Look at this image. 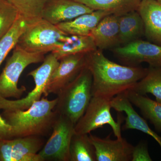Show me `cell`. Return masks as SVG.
<instances>
[{
    "instance_id": "f546056e",
    "label": "cell",
    "mask_w": 161,
    "mask_h": 161,
    "mask_svg": "<svg viewBox=\"0 0 161 161\" xmlns=\"http://www.w3.org/2000/svg\"><path fill=\"white\" fill-rule=\"evenodd\" d=\"M158 2H160V3H161V0H157Z\"/></svg>"
},
{
    "instance_id": "8992f818",
    "label": "cell",
    "mask_w": 161,
    "mask_h": 161,
    "mask_svg": "<svg viewBox=\"0 0 161 161\" xmlns=\"http://www.w3.org/2000/svg\"><path fill=\"white\" fill-rule=\"evenodd\" d=\"M59 64V60L52 53L47 55L40 66L27 75L32 77L34 80L35 86L33 89L25 98L16 100H9L0 96V110H26L35 102L40 100L42 95L47 97V89L48 82Z\"/></svg>"
},
{
    "instance_id": "3957f363",
    "label": "cell",
    "mask_w": 161,
    "mask_h": 161,
    "mask_svg": "<svg viewBox=\"0 0 161 161\" xmlns=\"http://www.w3.org/2000/svg\"><path fill=\"white\" fill-rule=\"evenodd\" d=\"M92 76L86 66L58 94L54 110L75 125L82 117L92 97Z\"/></svg>"
},
{
    "instance_id": "603a6c76",
    "label": "cell",
    "mask_w": 161,
    "mask_h": 161,
    "mask_svg": "<svg viewBox=\"0 0 161 161\" xmlns=\"http://www.w3.org/2000/svg\"><path fill=\"white\" fill-rule=\"evenodd\" d=\"M130 90L144 95L150 93L161 103V67L150 66L146 76Z\"/></svg>"
},
{
    "instance_id": "277c9868",
    "label": "cell",
    "mask_w": 161,
    "mask_h": 161,
    "mask_svg": "<svg viewBox=\"0 0 161 161\" xmlns=\"http://www.w3.org/2000/svg\"><path fill=\"white\" fill-rule=\"evenodd\" d=\"M68 36L56 25L41 18L27 23L17 45L29 53L46 54L55 50Z\"/></svg>"
},
{
    "instance_id": "9c48e42d",
    "label": "cell",
    "mask_w": 161,
    "mask_h": 161,
    "mask_svg": "<svg viewBox=\"0 0 161 161\" xmlns=\"http://www.w3.org/2000/svg\"><path fill=\"white\" fill-rule=\"evenodd\" d=\"M115 57L129 66L143 62L150 66L161 67V46L150 41L138 40L112 49Z\"/></svg>"
},
{
    "instance_id": "484cf974",
    "label": "cell",
    "mask_w": 161,
    "mask_h": 161,
    "mask_svg": "<svg viewBox=\"0 0 161 161\" xmlns=\"http://www.w3.org/2000/svg\"><path fill=\"white\" fill-rule=\"evenodd\" d=\"M20 15L17 9L6 0H0V40L10 31Z\"/></svg>"
},
{
    "instance_id": "4fadbf2b",
    "label": "cell",
    "mask_w": 161,
    "mask_h": 161,
    "mask_svg": "<svg viewBox=\"0 0 161 161\" xmlns=\"http://www.w3.org/2000/svg\"><path fill=\"white\" fill-rule=\"evenodd\" d=\"M111 104L112 108L115 111L125 112L126 114L125 123L122 127L123 130H136L144 132L155 140L161 148V136L151 130L146 120L134 110L125 92L112 98Z\"/></svg>"
},
{
    "instance_id": "9a60e30c",
    "label": "cell",
    "mask_w": 161,
    "mask_h": 161,
    "mask_svg": "<svg viewBox=\"0 0 161 161\" xmlns=\"http://www.w3.org/2000/svg\"><path fill=\"white\" fill-rule=\"evenodd\" d=\"M119 17L114 14L108 15L101 20L91 32L90 36L98 49H113L120 45Z\"/></svg>"
},
{
    "instance_id": "ba28073f",
    "label": "cell",
    "mask_w": 161,
    "mask_h": 161,
    "mask_svg": "<svg viewBox=\"0 0 161 161\" xmlns=\"http://www.w3.org/2000/svg\"><path fill=\"white\" fill-rule=\"evenodd\" d=\"M75 126L69 119L58 114L51 135L38 153L41 161H70V144L75 133Z\"/></svg>"
},
{
    "instance_id": "7402d4cb",
    "label": "cell",
    "mask_w": 161,
    "mask_h": 161,
    "mask_svg": "<svg viewBox=\"0 0 161 161\" xmlns=\"http://www.w3.org/2000/svg\"><path fill=\"white\" fill-rule=\"evenodd\" d=\"M70 161H96L95 147L88 134L75 133L69 147Z\"/></svg>"
},
{
    "instance_id": "7a4b0ae2",
    "label": "cell",
    "mask_w": 161,
    "mask_h": 161,
    "mask_svg": "<svg viewBox=\"0 0 161 161\" xmlns=\"http://www.w3.org/2000/svg\"><path fill=\"white\" fill-rule=\"evenodd\" d=\"M57 102V98L49 100L43 96L27 109L5 110L3 116L13 127L14 138L44 136L52 131L58 117L54 110Z\"/></svg>"
},
{
    "instance_id": "e0dca14e",
    "label": "cell",
    "mask_w": 161,
    "mask_h": 161,
    "mask_svg": "<svg viewBox=\"0 0 161 161\" xmlns=\"http://www.w3.org/2000/svg\"><path fill=\"white\" fill-rule=\"evenodd\" d=\"M41 137L29 136L13 139L12 161H41L38 154L44 145Z\"/></svg>"
},
{
    "instance_id": "7c38bea8",
    "label": "cell",
    "mask_w": 161,
    "mask_h": 161,
    "mask_svg": "<svg viewBox=\"0 0 161 161\" xmlns=\"http://www.w3.org/2000/svg\"><path fill=\"white\" fill-rule=\"evenodd\" d=\"M94 11L85 5L73 0H49L43 7L41 18L57 25Z\"/></svg>"
},
{
    "instance_id": "52a82bcc",
    "label": "cell",
    "mask_w": 161,
    "mask_h": 161,
    "mask_svg": "<svg viewBox=\"0 0 161 161\" xmlns=\"http://www.w3.org/2000/svg\"><path fill=\"white\" fill-rule=\"evenodd\" d=\"M112 99L92 96L84 114L75 125V133L89 134L96 129L108 125L116 138L122 137L121 129L122 118H119L116 122L112 117L111 113Z\"/></svg>"
},
{
    "instance_id": "8fae6325",
    "label": "cell",
    "mask_w": 161,
    "mask_h": 161,
    "mask_svg": "<svg viewBox=\"0 0 161 161\" xmlns=\"http://www.w3.org/2000/svg\"><path fill=\"white\" fill-rule=\"evenodd\" d=\"M110 136L102 138L89 133L91 142L95 147L96 161H130L133 146L122 137L116 140Z\"/></svg>"
},
{
    "instance_id": "44dd1931",
    "label": "cell",
    "mask_w": 161,
    "mask_h": 161,
    "mask_svg": "<svg viewBox=\"0 0 161 161\" xmlns=\"http://www.w3.org/2000/svg\"><path fill=\"white\" fill-rule=\"evenodd\" d=\"M94 10H103L120 16L137 10L141 0H73Z\"/></svg>"
},
{
    "instance_id": "ac0fdd59",
    "label": "cell",
    "mask_w": 161,
    "mask_h": 161,
    "mask_svg": "<svg viewBox=\"0 0 161 161\" xmlns=\"http://www.w3.org/2000/svg\"><path fill=\"white\" fill-rule=\"evenodd\" d=\"M145 36L142 19L137 10L119 17V39L120 45H126L139 40Z\"/></svg>"
},
{
    "instance_id": "4316f807",
    "label": "cell",
    "mask_w": 161,
    "mask_h": 161,
    "mask_svg": "<svg viewBox=\"0 0 161 161\" xmlns=\"http://www.w3.org/2000/svg\"><path fill=\"white\" fill-rule=\"evenodd\" d=\"M132 161H152L146 142L141 141L133 147L132 153Z\"/></svg>"
},
{
    "instance_id": "4dcf8cb0",
    "label": "cell",
    "mask_w": 161,
    "mask_h": 161,
    "mask_svg": "<svg viewBox=\"0 0 161 161\" xmlns=\"http://www.w3.org/2000/svg\"><path fill=\"white\" fill-rule=\"evenodd\" d=\"M1 138H0V140H1Z\"/></svg>"
},
{
    "instance_id": "30bf717a",
    "label": "cell",
    "mask_w": 161,
    "mask_h": 161,
    "mask_svg": "<svg viewBox=\"0 0 161 161\" xmlns=\"http://www.w3.org/2000/svg\"><path fill=\"white\" fill-rule=\"evenodd\" d=\"M87 53L69 55L61 58L51 76L47 89L50 94L58 95L61 90L73 81L86 66Z\"/></svg>"
},
{
    "instance_id": "5b68a950",
    "label": "cell",
    "mask_w": 161,
    "mask_h": 161,
    "mask_svg": "<svg viewBox=\"0 0 161 161\" xmlns=\"http://www.w3.org/2000/svg\"><path fill=\"white\" fill-rule=\"evenodd\" d=\"M45 54L26 52L16 45L0 75V96L19 99L26 92L25 86L19 88L18 82L24 70L32 64L43 62Z\"/></svg>"
},
{
    "instance_id": "83f0119b",
    "label": "cell",
    "mask_w": 161,
    "mask_h": 161,
    "mask_svg": "<svg viewBox=\"0 0 161 161\" xmlns=\"http://www.w3.org/2000/svg\"><path fill=\"white\" fill-rule=\"evenodd\" d=\"M13 139L0 140V161H12Z\"/></svg>"
},
{
    "instance_id": "6da1fadb",
    "label": "cell",
    "mask_w": 161,
    "mask_h": 161,
    "mask_svg": "<svg viewBox=\"0 0 161 161\" xmlns=\"http://www.w3.org/2000/svg\"><path fill=\"white\" fill-rule=\"evenodd\" d=\"M86 67L92 76V96L111 99L131 89L148 72V69L142 67L115 63L98 48L87 53Z\"/></svg>"
},
{
    "instance_id": "ffe728a7",
    "label": "cell",
    "mask_w": 161,
    "mask_h": 161,
    "mask_svg": "<svg viewBox=\"0 0 161 161\" xmlns=\"http://www.w3.org/2000/svg\"><path fill=\"white\" fill-rule=\"evenodd\" d=\"M125 93L131 103L139 108L143 115L152 123L157 130L161 132V103L132 90H128Z\"/></svg>"
},
{
    "instance_id": "5bb4252c",
    "label": "cell",
    "mask_w": 161,
    "mask_h": 161,
    "mask_svg": "<svg viewBox=\"0 0 161 161\" xmlns=\"http://www.w3.org/2000/svg\"><path fill=\"white\" fill-rule=\"evenodd\" d=\"M137 11L143 21L145 36L148 41L161 46V3L141 0Z\"/></svg>"
},
{
    "instance_id": "d4e9b609",
    "label": "cell",
    "mask_w": 161,
    "mask_h": 161,
    "mask_svg": "<svg viewBox=\"0 0 161 161\" xmlns=\"http://www.w3.org/2000/svg\"><path fill=\"white\" fill-rule=\"evenodd\" d=\"M14 6L27 23L41 19L43 7L49 0H6Z\"/></svg>"
},
{
    "instance_id": "d6986e66",
    "label": "cell",
    "mask_w": 161,
    "mask_h": 161,
    "mask_svg": "<svg viewBox=\"0 0 161 161\" xmlns=\"http://www.w3.org/2000/svg\"><path fill=\"white\" fill-rule=\"evenodd\" d=\"M97 49L91 36L71 35L67 36L65 40L51 53L59 60L66 56L89 53Z\"/></svg>"
},
{
    "instance_id": "cb8c5ba5",
    "label": "cell",
    "mask_w": 161,
    "mask_h": 161,
    "mask_svg": "<svg viewBox=\"0 0 161 161\" xmlns=\"http://www.w3.org/2000/svg\"><path fill=\"white\" fill-rule=\"evenodd\" d=\"M26 24V20L20 15L10 31L0 40V65L16 45Z\"/></svg>"
},
{
    "instance_id": "2e32d148",
    "label": "cell",
    "mask_w": 161,
    "mask_h": 161,
    "mask_svg": "<svg viewBox=\"0 0 161 161\" xmlns=\"http://www.w3.org/2000/svg\"><path fill=\"white\" fill-rule=\"evenodd\" d=\"M110 13L103 10H94L90 13L79 16L71 21L56 25L69 36H90L93 30L98 23Z\"/></svg>"
},
{
    "instance_id": "f1b7e54d",
    "label": "cell",
    "mask_w": 161,
    "mask_h": 161,
    "mask_svg": "<svg viewBox=\"0 0 161 161\" xmlns=\"http://www.w3.org/2000/svg\"><path fill=\"white\" fill-rule=\"evenodd\" d=\"M13 137H14L13 127L0 115V138L10 139Z\"/></svg>"
}]
</instances>
